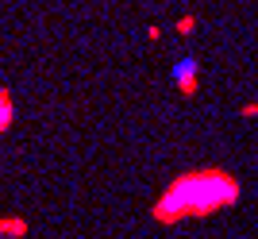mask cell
Returning a JSON list of instances; mask_svg holds the SVG:
<instances>
[{"instance_id": "1", "label": "cell", "mask_w": 258, "mask_h": 239, "mask_svg": "<svg viewBox=\"0 0 258 239\" xmlns=\"http://www.w3.org/2000/svg\"><path fill=\"white\" fill-rule=\"evenodd\" d=\"M239 197H243V185L224 166L185 170L158 193V201L151 205V220L162 224V228H177L185 220H205L212 212L239 205Z\"/></svg>"}, {"instance_id": "2", "label": "cell", "mask_w": 258, "mask_h": 239, "mask_svg": "<svg viewBox=\"0 0 258 239\" xmlns=\"http://www.w3.org/2000/svg\"><path fill=\"white\" fill-rule=\"evenodd\" d=\"M173 85H177L181 97H197V93H201V62H197L193 54H185V58L173 62Z\"/></svg>"}, {"instance_id": "3", "label": "cell", "mask_w": 258, "mask_h": 239, "mask_svg": "<svg viewBox=\"0 0 258 239\" xmlns=\"http://www.w3.org/2000/svg\"><path fill=\"white\" fill-rule=\"evenodd\" d=\"M27 231H31L27 216H12V212H4V216H0V239H23Z\"/></svg>"}, {"instance_id": "4", "label": "cell", "mask_w": 258, "mask_h": 239, "mask_svg": "<svg viewBox=\"0 0 258 239\" xmlns=\"http://www.w3.org/2000/svg\"><path fill=\"white\" fill-rule=\"evenodd\" d=\"M16 128V97L12 89H0V135H8Z\"/></svg>"}, {"instance_id": "5", "label": "cell", "mask_w": 258, "mask_h": 239, "mask_svg": "<svg viewBox=\"0 0 258 239\" xmlns=\"http://www.w3.org/2000/svg\"><path fill=\"white\" fill-rule=\"evenodd\" d=\"M197 31V16H181L177 20V35H193Z\"/></svg>"}, {"instance_id": "6", "label": "cell", "mask_w": 258, "mask_h": 239, "mask_svg": "<svg viewBox=\"0 0 258 239\" xmlns=\"http://www.w3.org/2000/svg\"><path fill=\"white\" fill-rule=\"evenodd\" d=\"M239 116H243V119H254L258 116V100H247V104L239 108Z\"/></svg>"}, {"instance_id": "7", "label": "cell", "mask_w": 258, "mask_h": 239, "mask_svg": "<svg viewBox=\"0 0 258 239\" xmlns=\"http://www.w3.org/2000/svg\"><path fill=\"white\" fill-rule=\"evenodd\" d=\"M147 39H151V43H158V39H162V27H154V23H151V27H147Z\"/></svg>"}]
</instances>
